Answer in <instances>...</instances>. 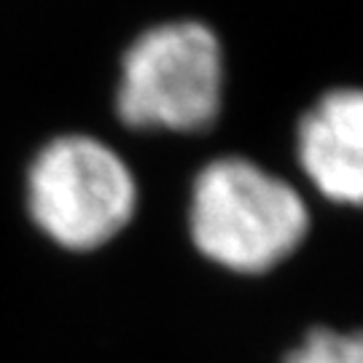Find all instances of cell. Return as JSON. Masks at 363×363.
<instances>
[{
    "instance_id": "3",
    "label": "cell",
    "mask_w": 363,
    "mask_h": 363,
    "mask_svg": "<svg viewBox=\"0 0 363 363\" xmlns=\"http://www.w3.org/2000/svg\"><path fill=\"white\" fill-rule=\"evenodd\" d=\"M30 216L54 242L89 250L132 218L135 181L108 145L65 135L46 145L27 175Z\"/></svg>"
},
{
    "instance_id": "4",
    "label": "cell",
    "mask_w": 363,
    "mask_h": 363,
    "mask_svg": "<svg viewBox=\"0 0 363 363\" xmlns=\"http://www.w3.org/2000/svg\"><path fill=\"white\" fill-rule=\"evenodd\" d=\"M296 151L320 194L342 205H363V89L328 91L304 113Z\"/></svg>"
},
{
    "instance_id": "5",
    "label": "cell",
    "mask_w": 363,
    "mask_h": 363,
    "mask_svg": "<svg viewBox=\"0 0 363 363\" xmlns=\"http://www.w3.org/2000/svg\"><path fill=\"white\" fill-rule=\"evenodd\" d=\"M286 363H363V331L339 334L315 328L296 350L288 352Z\"/></svg>"
},
{
    "instance_id": "2",
    "label": "cell",
    "mask_w": 363,
    "mask_h": 363,
    "mask_svg": "<svg viewBox=\"0 0 363 363\" xmlns=\"http://www.w3.org/2000/svg\"><path fill=\"white\" fill-rule=\"evenodd\" d=\"M223 60L216 33L202 22L145 30L124 52L116 108L135 130L199 132L218 116Z\"/></svg>"
},
{
    "instance_id": "1",
    "label": "cell",
    "mask_w": 363,
    "mask_h": 363,
    "mask_svg": "<svg viewBox=\"0 0 363 363\" xmlns=\"http://www.w3.org/2000/svg\"><path fill=\"white\" fill-rule=\"evenodd\" d=\"M191 237L216 264L234 272H267L304 240L310 216L283 178L247 159L226 156L196 175Z\"/></svg>"
}]
</instances>
